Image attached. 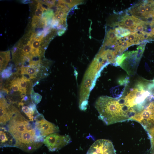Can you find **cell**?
<instances>
[{
	"mask_svg": "<svg viewBox=\"0 0 154 154\" xmlns=\"http://www.w3.org/2000/svg\"><path fill=\"white\" fill-rule=\"evenodd\" d=\"M123 106L120 98L107 96L100 97L95 104L99 119L108 125L126 121Z\"/></svg>",
	"mask_w": 154,
	"mask_h": 154,
	"instance_id": "1",
	"label": "cell"
},
{
	"mask_svg": "<svg viewBox=\"0 0 154 154\" xmlns=\"http://www.w3.org/2000/svg\"><path fill=\"white\" fill-rule=\"evenodd\" d=\"M71 142V139L69 135H61L54 133L45 137L43 143L49 151H54L61 149Z\"/></svg>",
	"mask_w": 154,
	"mask_h": 154,
	"instance_id": "2",
	"label": "cell"
},
{
	"mask_svg": "<svg viewBox=\"0 0 154 154\" xmlns=\"http://www.w3.org/2000/svg\"><path fill=\"white\" fill-rule=\"evenodd\" d=\"M39 114L35 120L36 134L39 137H45L59 131V127L55 124L46 120L42 115L39 119Z\"/></svg>",
	"mask_w": 154,
	"mask_h": 154,
	"instance_id": "3",
	"label": "cell"
},
{
	"mask_svg": "<svg viewBox=\"0 0 154 154\" xmlns=\"http://www.w3.org/2000/svg\"><path fill=\"white\" fill-rule=\"evenodd\" d=\"M135 121L140 123L148 131L154 126V102L149 104L140 113Z\"/></svg>",
	"mask_w": 154,
	"mask_h": 154,
	"instance_id": "4",
	"label": "cell"
},
{
	"mask_svg": "<svg viewBox=\"0 0 154 154\" xmlns=\"http://www.w3.org/2000/svg\"><path fill=\"white\" fill-rule=\"evenodd\" d=\"M86 154H116L113 145L110 140H98L90 146Z\"/></svg>",
	"mask_w": 154,
	"mask_h": 154,
	"instance_id": "5",
	"label": "cell"
},
{
	"mask_svg": "<svg viewBox=\"0 0 154 154\" xmlns=\"http://www.w3.org/2000/svg\"><path fill=\"white\" fill-rule=\"evenodd\" d=\"M16 109L11 107L4 98H1V123L5 125L9 121Z\"/></svg>",
	"mask_w": 154,
	"mask_h": 154,
	"instance_id": "6",
	"label": "cell"
},
{
	"mask_svg": "<svg viewBox=\"0 0 154 154\" xmlns=\"http://www.w3.org/2000/svg\"><path fill=\"white\" fill-rule=\"evenodd\" d=\"M142 21L133 16L126 15L122 18L119 25L120 27L134 32L136 25Z\"/></svg>",
	"mask_w": 154,
	"mask_h": 154,
	"instance_id": "7",
	"label": "cell"
},
{
	"mask_svg": "<svg viewBox=\"0 0 154 154\" xmlns=\"http://www.w3.org/2000/svg\"><path fill=\"white\" fill-rule=\"evenodd\" d=\"M4 130L2 128L0 133V139H1V147H6L9 146H14L13 138L10 134L8 136V132H7L6 129L3 128Z\"/></svg>",
	"mask_w": 154,
	"mask_h": 154,
	"instance_id": "8",
	"label": "cell"
},
{
	"mask_svg": "<svg viewBox=\"0 0 154 154\" xmlns=\"http://www.w3.org/2000/svg\"><path fill=\"white\" fill-rule=\"evenodd\" d=\"M125 37L131 46L140 44L141 41L145 39L142 34L134 32H131L129 35Z\"/></svg>",
	"mask_w": 154,
	"mask_h": 154,
	"instance_id": "9",
	"label": "cell"
},
{
	"mask_svg": "<svg viewBox=\"0 0 154 154\" xmlns=\"http://www.w3.org/2000/svg\"><path fill=\"white\" fill-rule=\"evenodd\" d=\"M131 45L125 37L118 39L115 48L117 53H121Z\"/></svg>",
	"mask_w": 154,
	"mask_h": 154,
	"instance_id": "10",
	"label": "cell"
},
{
	"mask_svg": "<svg viewBox=\"0 0 154 154\" xmlns=\"http://www.w3.org/2000/svg\"><path fill=\"white\" fill-rule=\"evenodd\" d=\"M145 3L135 6L132 8L130 10L131 13L133 16L137 17L146 18L147 15L145 7Z\"/></svg>",
	"mask_w": 154,
	"mask_h": 154,
	"instance_id": "11",
	"label": "cell"
},
{
	"mask_svg": "<svg viewBox=\"0 0 154 154\" xmlns=\"http://www.w3.org/2000/svg\"><path fill=\"white\" fill-rule=\"evenodd\" d=\"M23 67L21 69V73L23 75H27L31 79L35 78L37 75L39 67L32 66Z\"/></svg>",
	"mask_w": 154,
	"mask_h": 154,
	"instance_id": "12",
	"label": "cell"
},
{
	"mask_svg": "<svg viewBox=\"0 0 154 154\" xmlns=\"http://www.w3.org/2000/svg\"><path fill=\"white\" fill-rule=\"evenodd\" d=\"M117 40L115 30L111 29L107 33L104 45L107 46L115 45Z\"/></svg>",
	"mask_w": 154,
	"mask_h": 154,
	"instance_id": "13",
	"label": "cell"
},
{
	"mask_svg": "<svg viewBox=\"0 0 154 154\" xmlns=\"http://www.w3.org/2000/svg\"><path fill=\"white\" fill-rule=\"evenodd\" d=\"M0 60H1V72L5 70L10 60V51L1 52Z\"/></svg>",
	"mask_w": 154,
	"mask_h": 154,
	"instance_id": "14",
	"label": "cell"
},
{
	"mask_svg": "<svg viewBox=\"0 0 154 154\" xmlns=\"http://www.w3.org/2000/svg\"><path fill=\"white\" fill-rule=\"evenodd\" d=\"M30 81L29 79L24 76L21 78H19V84L21 95L27 94V88Z\"/></svg>",
	"mask_w": 154,
	"mask_h": 154,
	"instance_id": "15",
	"label": "cell"
},
{
	"mask_svg": "<svg viewBox=\"0 0 154 154\" xmlns=\"http://www.w3.org/2000/svg\"><path fill=\"white\" fill-rule=\"evenodd\" d=\"M115 31L118 39L128 36L131 33L128 29L120 26L116 28Z\"/></svg>",
	"mask_w": 154,
	"mask_h": 154,
	"instance_id": "16",
	"label": "cell"
},
{
	"mask_svg": "<svg viewBox=\"0 0 154 154\" xmlns=\"http://www.w3.org/2000/svg\"><path fill=\"white\" fill-rule=\"evenodd\" d=\"M31 94V98L33 103L37 105L41 101L42 96L38 93L35 92L33 89L32 90Z\"/></svg>",
	"mask_w": 154,
	"mask_h": 154,
	"instance_id": "17",
	"label": "cell"
},
{
	"mask_svg": "<svg viewBox=\"0 0 154 154\" xmlns=\"http://www.w3.org/2000/svg\"><path fill=\"white\" fill-rule=\"evenodd\" d=\"M128 54V52L125 53L121 56L117 57L115 62L116 65L118 66L121 65L127 58Z\"/></svg>",
	"mask_w": 154,
	"mask_h": 154,
	"instance_id": "18",
	"label": "cell"
},
{
	"mask_svg": "<svg viewBox=\"0 0 154 154\" xmlns=\"http://www.w3.org/2000/svg\"><path fill=\"white\" fill-rule=\"evenodd\" d=\"M43 13L42 5L40 3H38L37 5V9L35 11V16L41 18Z\"/></svg>",
	"mask_w": 154,
	"mask_h": 154,
	"instance_id": "19",
	"label": "cell"
},
{
	"mask_svg": "<svg viewBox=\"0 0 154 154\" xmlns=\"http://www.w3.org/2000/svg\"><path fill=\"white\" fill-rule=\"evenodd\" d=\"M148 132L151 138V144L152 151H154V126L150 129Z\"/></svg>",
	"mask_w": 154,
	"mask_h": 154,
	"instance_id": "20",
	"label": "cell"
},
{
	"mask_svg": "<svg viewBox=\"0 0 154 154\" xmlns=\"http://www.w3.org/2000/svg\"><path fill=\"white\" fill-rule=\"evenodd\" d=\"M12 74V70L10 68H9L4 70L2 74V77L3 78H7L10 77Z\"/></svg>",
	"mask_w": 154,
	"mask_h": 154,
	"instance_id": "21",
	"label": "cell"
},
{
	"mask_svg": "<svg viewBox=\"0 0 154 154\" xmlns=\"http://www.w3.org/2000/svg\"><path fill=\"white\" fill-rule=\"evenodd\" d=\"M40 18L34 16L33 18L32 24L33 27H35L40 22Z\"/></svg>",
	"mask_w": 154,
	"mask_h": 154,
	"instance_id": "22",
	"label": "cell"
},
{
	"mask_svg": "<svg viewBox=\"0 0 154 154\" xmlns=\"http://www.w3.org/2000/svg\"><path fill=\"white\" fill-rule=\"evenodd\" d=\"M151 34L152 35H154V28H153L152 29Z\"/></svg>",
	"mask_w": 154,
	"mask_h": 154,
	"instance_id": "23",
	"label": "cell"
},
{
	"mask_svg": "<svg viewBox=\"0 0 154 154\" xmlns=\"http://www.w3.org/2000/svg\"><path fill=\"white\" fill-rule=\"evenodd\" d=\"M151 16L153 17L154 18V7L152 13L151 14Z\"/></svg>",
	"mask_w": 154,
	"mask_h": 154,
	"instance_id": "24",
	"label": "cell"
},
{
	"mask_svg": "<svg viewBox=\"0 0 154 154\" xmlns=\"http://www.w3.org/2000/svg\"><path fill=\"white\" fill-rule=\"evenodd\" d=\"M154 24V19L152 23V25Z\"/></svg>",
	"mask_w": 154,
	"mask_h": 154,
	"instance_id": "25",
	"label": "cell"
}]
</instances>
